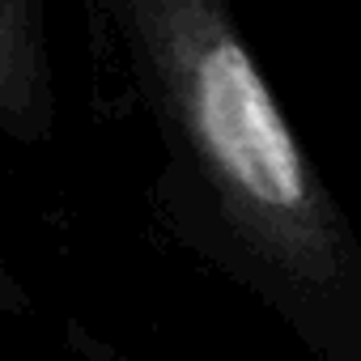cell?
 I'll return each mask as SVG.
<instances>
[{
	"label": "cell",
	"instance_id": "6da1fadb",
	"mask_svg": "<svg viewBox=\"0 0 361 361\" xmlns=\"http://www.w3.org/2000/svg\"><path fill=\"white\" fill-rule=\"evenodd\" d=\"M183 230L319 361H361V243L221 0H115Z\"/></svg>",
	"mask_w": 361,
	"mask_h": 361
},
{
	"label": "cell",
	"instance_id": "7a4b0ae2",
	"mask_svg": "<svg viewBox=\"0 0 361 361\" xmlns=\"http://www.w3.org/2000/svg\"><path fill=\"white\" fill-rule=\"evenodd\" d=\"M0 132L26 145H43L56 132L39 0H0Z\"/></svg>",
	"mask_w": 361,
	"mask_h": 361
},
{
	"label": "cell",
	"instance_id": "3957f363",
	"mask_svg": "<svg viewBox=\"0 0 361 361\" xmlns=\"http://www.w3.org/2000/svg\"><path fill=\"white\" fill-rule=\"evenodd\" d=\"M0 310H5V314H26L30 310V293L5 268H0Z\"/></svg>",
	"mask_w": 361,
	"mask_h": 361
}]
</instances>
